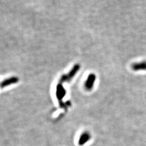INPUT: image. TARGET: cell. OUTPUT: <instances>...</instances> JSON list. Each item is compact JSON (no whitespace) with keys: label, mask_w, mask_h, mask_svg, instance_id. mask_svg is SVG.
<instances>
[{"label":"cell","mask_w":146,"mask_h":146,"mask_svg":"<svg viewBox=\"0 0 146 146\" xmlns=\"http://www.w3.org/2000/svg\"><path fill=\"white\" fill-rule=\"evenodd\" d=\"M80 68V66L79 64H75L74 66V67L72 68V69L70 70V72L69 73L68 75H63L60 80V84H62L63 82L66 81H69L73 78V77L75 75V74L78 72Z\"/></svg>","instance_id":"cell-1"},{"label":"cell","mask_w":146,"mask_h":146,"mask_svg":"<svg viewBox=\"0 0 146 146\" xmlns=\"http://www.w3.org/2000/svg\"><path fill=\"white\" fill-rule=\"evenodd\" d=\"M66 95V90L63 88L62 84H58L57 86V88H56V96L58 98V100L61 102V106L62 105V100L64 96Z\"/></svg>","instance_id":"cell-2"},{"label":"cell","mask_w":146,"mask_h":146,"mask_svg":"<svg viewBox=\"0 0 146 146\" xmlns=\"http://www.w3.org/2000/svg\"><path fill=\"white\" fill-rule=\"evenodd\" d=\"M131 68L135 72L146 70V61L133 63L131 65Z\"/></svg>","instance_id":"cell-3"},{"label":"cell","mask_w":146,"mask_h":146,"mask_svg":"<svg viewBox=\"0 0 146 146\" xmlns=\"http://www.w3.org/2000/svg\"><path fill=\"white\" fill-rule=\"evenodd\" d=\"M95 80H96V76L94 74H91L89 75L85 84V87L87 89L90 90L92 89Z\"/></svg>","instance_id":"cell-4"},{"label":"cell","mask_w":146,"mask_h":146,"mask_svg":"<svg viewBox=\"0 0 146 146\" xmlns=\"http://www.w3.org/2000/svg\"><path fill=\"white\" fill-rule=\"evenodd\" d=\"M19 81V78L17 77H11V78H7L4 80L1 84V88H3L11 84H15Z\"/></svg>","instance_id":"cell-5"},{"label":"cell","mask_w":146,"mask_h":146,"mask_svg":"<svg viewBox=\"0 0 146 146\" xmlns=\"http://www.w3.org/2000/svg\"><path fill=\"white\" fill-rule=\"evenodd\" d=\"M90 137V135L88 133H84L83 134H82L78 141L79 145L82 146L84 145L87 142L89 141Z\"/></svg>","instance_id":"cell-6"}]
</instances>
